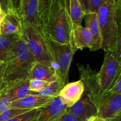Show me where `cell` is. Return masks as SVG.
I'll use <instances>...</instances> for the list:
<instances>
[{"instance_id":"cell-7","label":"cell","mask_w":121,"mask_h":121,"mask_svg":"<svg viewBox=\"0 0 121 121\" xmlns=\"http://www.w3.org/2000/svg\"><path fill=\"white\" fill-rule=\"evenodd\" d=\"M8 13L16 14L22 20V24H30L40 27L38 0H8Z\"/></svg>"},{"instance_id":"cell-34","label":"cell","mask_w":121,"mask_h":121,"mask_svg":"<svg viewBox=\"0 0 121 121\" xmlns=\"http://www.w3.org/2000/svg\"><path fill=\"white\" fill-rule=\"evenodd\" d=\"M104 120H105V121H121V112L118 115L111 117V118Z\"/></svg>"},{"instance_id":"cell-31","label":"cell","mask_w":121,"mask_h":121,"mask_svg":"<svg viewBox=\"0 0 121 121\" xmlns=\"http://www.w3.org/2000/svg\"><path fill=\"white\" fill-rule=\"evenodd\" d=\"M83 7L85 14H87L89 13V0H79Z\"/></svg>"},{"instance_id":"cell-27","label":"cell","mask_w":121,"mask_h":121,"mask_svg":"<svg viewBox=\"0 0 121 121\" xmlns=\"http://www.w3.org/2000/svg\"><path fill=\"white\" fill-rule=\"evenodd\" d=\"M11 102L4 94L0 93V115L10 107Z\"/></svg>"},{"instance_id":"cell-17","label":"cell","mask_w":121,"mask_h":121,"mask_svg":"<svg viewBox=\"0 0 121 121\" xmlns=\"http://www.w3.org/2000/svg\"><path fill=\"white\" fill-rule=\"evenodd\" d=\"M57 77H59L53 68L41 62L35 60L30 70L28 79L29 80L35 79L52 81Z\"/></svg>"},{"instance_id":"cell-20","label":"cell","mask_w":121,"mask_h":121,"mask_svg":"<svg viewBox=\"0 0 121 121\" xmlns=\"http://www.w3.org/2000/svg\"><path fill=\"white\" fill-rule=\"evenodd\" d=\"M20 37L0 34V62H5L13 47Z\"/></svg>"},{"instance_id":"cell-35","label":"cell","mask_w":121,"mask_h":121,"mask_svg":"<svg viewBox=\"0 0 121 121\" xmlns=\"http://www.w3.org/2000/svg\"><path fill=\"white\" fill-rule=\"evenodd\" d=\"M88 121H105V120L100 118V117H98V116H95L90 119Z\"/></svg>"},{"instance_id":"cell-2","label":"cell","mask_w":121,"mask_h":121,"mask_svg":"<svg viewBox=\"0 0 121 121\" xmlns=\"http://www.w3.org/2000/svg\"><path fill=\"white\" fill-rule=\"evenodd\" d=\"M43 31L52 41L73 45V28L68 11L67 0H54Z\"/></svg>"},{"instance_id":"cell-3","label":"cell","mask_w":121,"mask_h":121,"mask_svg":"<svg viewBox=\"0 0 121 121\" xmlns=\"http://www.w3.org/2000/svg\"><path fill=\"white\" fill-rule=\"evenodd\" d=\"M21 37L35 60L51 66L56 72L50 39L41 28L30 24H23Z\"/></svg>"},{"instance_id":"cell-25","label":"cell","mask_w":121,"mask_h":121,"mask_svg":"<svg viewBox=\"0 0 121 121\" xmlns=\"http://www.w3.org/2000/svg\"><path fill=\"white\" fill-rule=\"evenodd\" d=\"M112 53L121 64V19H120V21L118 23L117 40H116L114 49Z\"/></svg>"},{"instance_id":"cell-23","label":"cell","mask_w":121,"mask_h":121,"mask_svg":"<svg viewBox=\"0 0 121 121\" xmlns=\"http://www.w3.org/2000/svg\"><path fill=\"white\" fill-rule=\"evenodd\" d=\"M42 108L31 109L7 121H35L42 111Z\"/></svg>"},{"instance_id":"cell-36","label":"cell","mask_w":121,"mask_h":121,"mask_svg":"<svg viewBox=\"0 0 121 121\" xmlns=\"http://www.w3.org/2000/svg\"><path fill=\"white\" fill-rule=\"evenodd\" d=\"M4 66V62H0V79H1V75H2V72H3Z\"/></svg>"},{"instance_id":"cell-32","label":"cell","mask_w":121,"mask_h":121,"mask_svg":"<svg viewBox=\"0 0 121 121\" xmlns=\"http://www.w3.org/2000/svg\"><path fill=\"white\" fill-rule=\"evenodd\" d=\"M0 4L2 7V10L7 13L9 11V3L8 0H0Z\"/></svg>"},{"instance_id":"cell-33","label":"cell","mask_w":121,"mask_h":121,"mask_svg":"<svg viewBox=\"0 0 121 121\" xmlns=\"http://www.w3.org/2000/svg\"><path fill=\"white\" fill-rule=\"evenodd\" d=\"M117 19H121V0H117Z\"/></svg>"},{"instance_id":"cell-21","label":"cell","mask_w":121,"mask_h":121,"mask_svg":"<svg viewBox=\"0 0 121 121\" xmlns=\"http://www.w3.org/2000/svg\"><path fill=\"white\" fill-rule=\"evenodd\" d=\"M64 86L65 85L61 82V79L59 77H57L53 80L50 81L40 91L33 94L56 98L59 97V93Z\"/></svg>"},{"instance_id":"cell-11","label":"cell","mask_w":121,"mask_h":121,"mask_svg":"<svg viewBox=\"0 0 121 121\" xmlns=\"http://www.w3.org/2000/svg\"><path fill=\"white\" fill-rule=\"evenodd\" d=\"M0 93L7 96L11 102L20 99L31 94L29 88V79L15 81L0 88Z\"/></svg>"},{"instance_id":"cell-5","label":"cell","mask_w":121,"mask_h":121,"mask_svg":"<svg viewBox=\"0 0 121 121\" xmlns=\"http://www.w3.org/2000/svg\"><path fill=\"white\" fill-rule=\"evenodd\" d=\"M50 42L56 67V74L65 85L68 83L71 63L76 51L72 44H61L50 40Z\"/></svg>"},{"instance_id":"cell-26","label":"cell","mask_w":121,"mask_h":121,"mask_svg":"<svg viewBox=\"0 0 121 121\" xmlns=\"http://www.w3.org/2000/svg\"><path fill=\"white\" fill-rule=\"evenodd\" d=\"M50 81L33 79L29 80V88L31 94L39 92L42 90Z\"/></svg>"},{"instance_id":"cell-16","label":"cell","mask_w":121,"mask_h":121,"mask_svg":"<svg viewBox=\"0 0 121 121\" xmlns=\"http://www.w3.org/2000/svg\"><path fill=\"white\" fill-rule=\"evenodd\" d=\"M85 27L89 30L93 39L91 51H96L102 47V38L96 13H89L85 15Z\"/></svg>"},{"instance_id":"cell-38","label":"cell","mask_w":121,"mask_h":121,"mask_svg":"<svg viewBox=\"0 0 121 121\" xmlns=\"http://www.w3.org/2000/svg\"><path fill=\"white\" fill-rule=\"evenodd\" d=\"M4 11L2 10V7H1V4H0V14H1V13H2V12H3Z\"/></svg>"},{"instance_id":"cell-13","label":"cell","mask_w":121,"mask_h":121,"mask_svg":"<svg viewBox=\"0 0 121 121\" xmlns=\"http://www.w3.org/2000/svg\"><path fill=\"white\" fill-rule=\"evenodd\" d=\"M55 98L40 96L35 94H30L20 99L16 100L11 103L10 107L26 109H34L45 107L48 106Z\"/></svg>"},{"instance_id":"cell-14","label":"cell","mask_w":121,"mask_h":121,"mask_svg":"<svg viewBox=\"0 0 121 121\" xmlns=\"http://www.w3.org/2000/svg\"><path fill=\"white\" fill-rule=\"evenodd\" d=\"M23 24L20 17L14 13H7L0 25V34L15 35L21 37Z\"/></svg>"},{"instance_id":"cell-22","label":"cell","mask_w":121,"mask_h":121,"mask_svg":"<svg viewBox=\"0 0 121 121\" xmlns=\"http://www.w3.org/2000/svg\"><path fill=\"white\" fill-rule=\"evenodd\" d=\"M54 0H38V17L39 26L43 29L47 22L50 10Z\"/></svg>"},{"instance_id":"cell-15","label":"cell","mask_w":121,"mask_h":121,"mask_svg":"<svg viewBox=\"0 0 121 121\" xmlns=\"http://www.w3.org/2000/svg\"><path fill=\"white\" fill-rule=\"evenodd\" d=\"M67 108L60 97H56L48 106L43 107L35 121H56L66 113Z\"/></svg>"},{"instance_id":"cell-1","label":"cell","mask_w":121,"mask_h":121,"mask_svg":"<svg viewBox=\"0 0 121 121\" xmlns=\"http://www.w3.org/2000/svg\"><path fill=\"white\" fill-rule=\"evenodd\" d=\"M35 60L25 42L19 38L4 62L0 88L11 82L28 79L30 70Z\"/></svg>"},{"instance_id":"cell-10","label":"cell","mask_w":121,"mask_h":121,"mask_svg":"<svg viewBox=\"0 0 121 121\" xmlns=\"http://www.w3.org/2000/svg\"><path fill=\"white\" fill-rule=\"evenodd\" d=\"M84 85L81 80L67 83L63 87L59 97L67 107L73 106L81 98L84 93Z\"/></svg>"},{"instance_id":"cell-29","label":"cell","mask_w":121,"mask_h":121,"mask_svg":"<svg viewBox=\"0 0 121 121\" xmlns=\"http://www.w3.org/2000/svg\"><path fill=\"white\" fill-rule=\"evenodd\" d=\"M56 121H86L73 114L66 112Z\"/></svg>"},{"instance_id":"cell-28","label":"cell","mask_w":121,"mask_h":121,"mask_svg":"<svg viewBox=\"0 0 121 121\" xmlns=\"http://www.w3.org/2000/svg\"><path fill=\"white\" fill-rule=\"evenodd\" d=\"M106 1L107 0H89V13H96L98 8Z\"/></svg>"},{"instance_id":"cell-12","label":"cell","mask_w":121,"mask_h":121,"mask_svg":"<svg viewBox=\"0 0 121 121\" xmlns=\"http://www.w3.org/2000/svg\"><path fill=\"white\" fill-rule=\"evenodd\" d=\"M66 112L73 114L86 121H88L93 116H97L95 106L84 94L79 100L73 106L67 108Z\"/></svg>"},{"instance_id":"cell-30","label":"cell","mask_w":121,"mask_h":121,"mask_svg":"<svg viewBox=\"0 0 121 121\" xmlns=\"http://www.w3.org/2000/svg\"><path fill=\"white\" fill-rule=\"evenodd\" d=\"M110 92L116 93L121 94V71L117 78V80L115 82L114 84L110 90Z\"/></svg>"},{"instance_id":"cell-24","label":"cell","mask_w":121,"mask_h":121,"mask_svg":"<svg viewBox=\"0 0 121 121\" xmlns=\"http://www.w3.org/2000/svg\"><path fill=\"white\" fill-rule=\"evenodd\" d=\"M30 110L31 109H20V108L9 107L8 109L5 110L2 114L0 115V121H7Z\"/></svg>"},{"instance_id":"cell-18","label":"cell","mask_w":121,"mask_h":121,"mask_svg":"<svg viewBox=\"0 0 121 121\" xmlns=\"http://www.w3.org/2000/svg\"><path fill=\"white\" fill-rule=\"evenodd\" d=\"M72 43L76 51L85 48L91 49L93 39L89 30L82 26L74 28L72 32Z\"/></svg>"},{"instance_id":"cell-6","label":"cell","mask_w":121,"mask_h":121,"mask_svg":"<svg viewBox=\"0 0 121 121\" xmlns=\"http://www.w3.org/2000/svg\"><path fill=\"white\" fill-rule=\"evenodd\" d=\"M121 71V63L112 55V52H105L100 71L97 72V79L102 94L110 91Z\"/></svg>"},{"instance_id":"cell-8","label":"cell","mask_w":121,"mask_h":121,"mask_svg":"<svg viewBox=\"0 0 121 121\" xmlns=\"http://www.w3.org/2000/svg\"><path fill=\"white\" fill-rule=\"evenodd\" d=\"M97 116L107 119L121 112V94L108 92L102 95L95 104Z\"/></svg>"},{"instance_id":"cell-37","label":"cell","mask_w":121,"mask_h":121,"mask_svg":"<svg viewBox=\"0 0 121 121\" xmlns=\"http://www.w3.org/2000/svg\"><path fill=\"white\" fill-rule=\"evenodd\" d=\"M6 14H7V13H5L4 11H3L2 13H1V14H0V25H1V23H2L3 19H4Z\"/></svg>"},{"instance_id":"cell-19","label":"cell","mask_w":121,"mask_h":121,"mask_svg":"<svg viewBox=\"0 0 121 121\" xmlns=\"http://www.w3.org/2000/svg\"><path fill=\"white\" fill-rule=\"evenodd\" d=\"M67 7L73 30L81 26L86 14L79 0H67Z\"/></svg>"},{"instance_id":"cell-4","label":"cell","mask_w":121,"mask_h":121,"mask_svg":"<svg viewBox=\"0 0 121 121\" xmlns=\"http://www.w3.org/2000/svg\"><path fill=\"white\" fill-rule=\"evenodd\" d=\"M96 13L102 38V49L105 52H112L118 30L117 0H107L98 8Z\"/></svg>"},{"instance_id":"cell-9","label":"cell","mask_w":121,"mask_h":121,"mask_svg":"<svg viewBox=\"0 0 121 121\" xmlns=\"http://www.w3.org/2000/svg\"><path fill=\"white\" fill-rule=\"evenodd\" d=\"M78 68L80 74V80L84 85V94L95 104L99 97L102 96L97 79V72L87 65L84 66L81 64H78Z\"/></svg>"}]
</instances>
